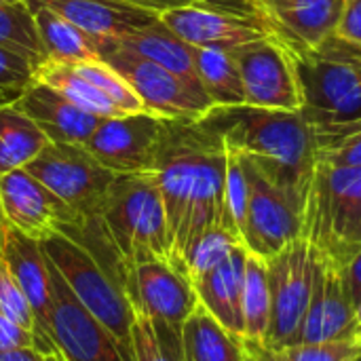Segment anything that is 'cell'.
Listing matches in <instances>:
<instances>
[{"instance_id":"6da1fadb","label":"cell","mask_w":361,"mask_h":361,"mask_svg":"<svg viewBox=\"0 0 361 361\" xmlns=\"http://www.w3.org/2000/svg\"><path fill=\"white\" fill-rule=\"evenodd\" d=\"M226 163L222 135L203 118L167 121L154 176L167 218V260L180 273L188 247L205 231L224 226L239 235L226 209Z\"/></svg>"},{"instance_id":"7a4b0ae2","label":"cell","mask_w":361,"mask_h":361,"mask_svg":"<svg viewBox=\"0 0 361 361\" xmlns=\"http://www.w3.org/2000/svg\"><path fill=\"white\" fill-rule=\"evenodd\" d=\"M203 121L222 135L226 150L247 157L273 184L307 199L319 146L300 110L243 104L214 108Z\"/></svg>"},{"instance_id":"3957f363","label":"cell","mask_w":361,"mask_h":361,"mask_svg":"<svg viewBox=\"0 0 361 361\" xmlns=\"http://www.w3.org/2000/svg\"><path fill=\"white\" fill-rule=\"evenodd\" d=\"M302 85V114L319 152L361 131V47L332 34L294 57Z\"/></svg>"},{"instance_id":"277c9868","label":"cell","mask_w":361,"mask_h":361,"mask_svg":"<svg viewBox=\"0 0 361 361\" xmlns=\"http://www.w3.org/2000/svg\"><path fill=\"white\" fill-rule=\"evenodd\" d=\"M97 224L127 273L140 262L169 258L167 218L154 171L116 176Z\"/></svg>"},{"instance_id":"5b68a950","label":"cell","mask_w":361,"mask_h":361,"mask_svg":"<svg viewBox=\"0 0 361 361\" xmlns=\"http://www.w3.org/2000/svg\"><path fill=\"white\" fill-rule=\"evenodd\" d=\"M302 237L338 269L361 247V167L317 163L305 199Z\"/></svg>"},{"instance_id":"8992f818","label":"cell","mask_w":361,"mask_h":361,"mask_svg":"<svg viewBox=\"0 0 361 361\" xmlns=\"http://www.w3.org/2000/svg\"><path fill=\"white\" fill-rule=\"evenodd\" d=\"M44 256L68 283L74 298L118 341L127 361L133 357V322L135 311L127 292L116 283L104 267L74 239L53 233L40 241Z\"/></svg>"},{"instance_id":"52a82bcc","label":"cell","mask_w":361,"mask_h":361,"mask_svg":"<svg viewBox=\"0 0 361 361\" xmlns=\"http://www.w3.org/2000/svg\"><path fill=\"white\" fill-rule=\"evenodd\" d=\"M25 171L57 195L76 214L80 224L99 218L110 186L116 180V173L106 169L85 144L49 142Z\"/></svg>"},{"instance_id":"ba28073f","label":"cell","mask_w":361,"mask_h":361,"mask_svg":"<svg viewBox=\"0 0 361 361\" xmlns=\"http://www.w3.org/2000/svg\"><path fill=\"white\" fill-rule=\"evenodd\" d=\"M102 59L129 82L148 112L169 121H201L214 110L212 99L201 87L123 47L116 38H108Z\"/></svg>"},{"instance_id":"9c48e42d","label":"cell","mask_w":361,"mask_h":361,"mask_svg":"<svg viewBox=\"0 0 361 361\" xmlns=\"http://www.w3.org/2000/svg\"><path fill=\"white\" fill-rule=\"evenodd\" d=\"M241 163L247 176V207L241 241L247 252L267 260L302 237L305 199L273 184L247 157H241Z\"/></svg>"},{"instance_id":"30bf717a","label":"cell","mask_w":361,"mask_h":361,"mask_svg":"<svg viewBox=\"0 0 361 361\" xmlns=\"http://www.w3.org/2000/svg\"><path fill=\"white\" fill-rule=\"evenodd\" d=\"M317 252L305 239L298 237L283 250L267 258L269 294H271V319L264 343L269 345H294L302 328L315 277Z\"/></svg>"},{"instance_id":"8fae6325","label":"cell","mask_w":361,"mask_h":361,"mask_svg":"<svg viewBox=\"0 0 361 361\" xmlns=\"http://www.w3.org/2000/svg\"><path fill=\"white\" fill-rule=\"evenodd\" d=\"M161 21L190 47L235 49L271 36L250 0H199L161 13Z\"/></svg>"},{"instance_id":"7c38bea8","label":"cell","mask_w":361,"mask_h":361,"mask_svg":"<svg viewBox=\"0 0 361 361\" xmlns=\"http://www.w3.org/2000/svg\"><path fill=\"white\" fill-rule=\"evenodd\" d=\"M245 104L267 110H302V85L294 55L275 38H258L233 49Z\"/></svg>"},{"instance_id":"4fadbf2b","label":"cell","mask_w":361,"mask_h":361,"mask_svg":"<svg viewBox=\"0 0 361 361\" xmlns=\"http://www.w3.org/2000/svg\"><path fill=\"white\" fill-rule=\"evenodd\" d=\"M169 118L133 112L102 118L85 148L112 173H152Z\"/></svg>"},{"instance_id":"5bb4252c","label":"cell","mask_w":361,"mask_h":361,"mask_svg":"<svg viewBox=\"0 0 361 361\" xmlns=\"http://www.w3.org/2000/svg\"><path fill=\"white\" fill-rule=\"evenodd\" d=\"M49 273L51 341L63 361H127L118 341L74 298L68 283L51 262Z\"/></svg>"},{"instance_id":"9a60e30c","label":"cell","mask_w":361,"mask_h":361,"mask_svg":"<svg viewBox=\"0 0 361 361\" xmlns=\"http://www.w3.org/2000/svg\"><path fill=\"white\" fill-rule=\"evenodd\" d=\"M125 292L135 315L165 324L180 334L186 319L199 305L192 283L165 258H152L131 267Z\"/></svg>"},{"instance_id":"2e32d148","label":"cell","mask_w":361,"mask_h":361,"mask_svg":"<svg viewBox=\"0 0 361 361\" xmlns=\"http://www.w3.org/2000/svg\"><path fill=\"white\" fill-rule=\"evenodd\" d=\"M271 38L294 57L336 34L345 0H250Z\"/></svg>"},{"instance_id":"e0dca14e","label":"cell","mask_w":361,"mask_h":361,"mask_svg":"<svg viewBox=\"0 0 361 361\" xmlns=\"http://www.w3.org/2000/svg\"><path fill=\"white\" fill-rule=\"evenodd\" d=\"M0 205L11 228L38 241L80 224L76 214L25 169L0 176Z\"/></svg>"},{"instance_id":"ac0fdd59","label":"cell","mask_w":361,"mask_h":361,"mask_svg":"<svg viewBox=\"0 0 361 361\" xmlns=\"http://www.w3.org/2000/svg\"><path fill=\"white\" fill-rule=\"evenodd\" d=\"M355 307L351 305L338 267L317 254L311 302L296 343H332L357 336Z\"/></svg>"},{"instance_id":"d6986e66","label":"cell","mask_w":361,"mask_h":361,"mask_svg":"<svg viewBox=\"0 0 361 361\" xmlns=\"http://www.w3.org/2000/svg\"><path fill=\"white\" fill-rule=\"evenodd\" d=\"M0 256L34 313L38 336L49 355L57 353L51 341V273L40 241L8 226Z\"/></svg>"},{"instance_id":"ffe728a7","label":"cell","mask_w":361,"mask_h":361,"mask_svg":"<svg viewBox=\"0 0 361 361\" xmlns=\"http://www.w3.org/2000/svg\"><path fill=\"white\" fill-rule=\"evenodd\" d=\"M15 104L38 125L49 142L57 144H87L102 121L40 80H34Z\"/></svg>"},{"instance_id":"44dd1931","label":"cell","mask_w":361,"mask_h":361,"mask_svg":"<svg viewBox=\"0 0 361 361\" xmlns=\"http://www.w3.org/2000/svg\"><path fill=\"white\" fill-rule=\"evenodd\" d=\"M34 6H47L80 30L102 38H123L154 23L161 15L125 0H27Z\"/></svg>"},{"instance_id":"7402d4cb","label":"cell","mask_w":361,"mask_h":361,"mask_svg":"<svg viewBox=\"0 0 361 361\" xmlns=\"http://www.w3.org/2000/svg\"><path fill=\"white\" fill-rule=\"evenodd\" d=\"M245 245L233 250V254L222 260L209 273L197 277L192 281L199 305L233 336L243 338V311H241V294H243V273H245Z\"/></svg>"},{"instance_id":"603a6c76","label":"cell","mask_w":361,"mask_h":361,"mask_svg":"<svg viewBox=\"0 0 361 361\" xmlns=\"http://www.w3.org/2000/svg\"><path fill=\"white\" fill-rule=\"evenodd\" d=\"M116 40L123 47H127V49L148 57L150 61L159 63L161 68L173 72L182 80H186L195 87H201L197 68H195V47H190L180 36H176L161 21V17L154 23H150L137 32H131L123 38H116Z\"/></svg>"},{"instance_id":"cb8c5ba5","label":"cell","mask_w":361,"mask_h":361,"mask_svg":"<svg viewBox=\"0 0 361 361\" xmlns=\"http://www.w3.org/2000/svg\"><path fill=\"white\" fill-rule=\"evenodd\" d=\"M30 4V2H27ZM34 21L38 27V36L42 40V47L47 51L49 59L55 61H91L102 59L106 51L108 38L93 36L59 13L47 8V6H34Z\"/></svg>"},{"instance_id":"d4e9b609","label":"cell","mask_w":361,"mask_h":361,"mask_svg":"<svg viewBox=\"0 0 361 361\" xmlns=\"http://www.w3.org/2000/svg\"><path fill=\"white\" fill-rule=\"evenodd\" d=\"M195 68L214 108H235L245 104L243 80L233 49L195 47Z\"/></svg>"},{"instance_id":"484cf974","label":"cell","mask_w":361,"mask_h":361,"mask_svg":"<svg viewBox=\"0 0 361 361\" xmlns=\"http://www.w3.org/2000/svg\"><path fill=\"white\" fill-rule=\"evenodd\" d=\"M47 144L49 137L15 102L0 106V176L25 169Z\"/></svg>"},{"instance_id":"4316f807","label":"cell","mask_w":361,"mask_h":361,"mask_svg":"<svg viewBox=\"0 0 361 361\" xmlns=\"http://www.w3.org/2000/svg\"><path fill=\"white\" fill-rule=\"evenodd\" d=\"M184 361H245L241 341L226 332L201 305L182 328Z\"/></svg>"},{"instance_id":"83f0119b","label":"cell","mask_w":361,"mask_h":361,"mask_svg":"<svg viewBox=\"0 0 361 361\" xmlns=\"http://www.w3.org/2000/svg\"><path fill=\"white\" fill-rule=\"evenodd\" d=\"M34 80H40V82L57 89L74 106H78L80 110H85L97 118H112V116L125 114L97 87H93L87 78H82L68 61L47 59L42 66L36 68Z\"/></svg>"},{"instance_id":"f1b7e54d","label":"cell","mask_w":361,"mask_h":361,"mask_svg":"<svg viewBox=\"0 0 361 361\" xmlns=\"http://www.w3.org/2000/svg\"><path fill=\"white\" fill-rule=\"evenodd\" d=\"M245 361H361L357 336L332 343H294V345H269L264 341L239 338Z\"/></svg>"},{"instance_id":"f546056e","label":"cell","mask_w":361,"mask_h":361,"mask_svg":"<svg viewBox=\"0 0 361 361\" xmlns=\"http://www.w3.org/2000/svg\"><path fill=\"white\" fill-rule=\"evenodd\" d=\"M241 311H243V328H245L243 338L264 341L271 319L269 273H267V260L252 252H247L245 256Z\"/></svg>"},{"instance_id":"4dcf8cb0","label":"cell","mask_w":361,"mask_h":361,"mask_svg":"<svg viewBox=\"0 0 361 361\" xmlns=\"http://www.w3.org/2000/svg\"><path fill=\"white\" fill-rule=\"evenodd\" d=\"M0 47L27 57L36 68L49 59L27 0L0 2Z\"/></svg>"},{"instance_id":"1f68e13d","label":"cell","mask_w":361,"mask_h":361,"mask_svg":"<svg viewBox=\"0 0 361 361\" xmlns=\"http://www.w3.org/2000/svg\"><path fill=\"white\" fill-rule=\"evenodd\" d=\"M243 245L239 235L224 226H214L205 231L186 252L182 260V275L192 283L197 277L216 269L222 260H226L235 247Z\"/></svg>"},{"instance_id":"d6a6232c","label":"cell","mask_w":361,"mask_h":361,"mask_svg":"<svg viewBox=\"0 0 361 361\" xmlns=\"http://www.w3.org/2000/svg\"><path fill=\"white\" fill-rule=\"evenodd\" d=\"M131 338L135 361H184L182 334L165 324L135 315Z\"/></svg>"},{"instance_id":"836d02e7","label":"cell","mask_w":361,"mask_h":361,"mask_svg":"<svg viewBox=\"0 0 361 361\" xmlns=\"http://www.w3.org/2000/svg\"><path fill=\"white\" fill-rule=\"evenodd\" d=\"M82 78H87L93 87H97L114 106H118L125 114L133 112H148L129 82L104 59L91 61H68Z\"/></svg>"},{"instance_id":"e575fe53","label":"cell","mask_w":361,"mask_h":361,"mask_svg":"<svg viewBox=\"0 0 361 361\" xmlns=\"http://www.w3.org/2000/svg\"><path fill=\"white\" fill-rule=\"evenodd\" d=\"M36 78V66L6 49V47H0V102L2 104H13L17 102V97L34 82Z\"/></svg>"},{"instance_id":"d590c367","label":"cell","mask_w":361,"mask_h":361,"mask_svg":"<svg viewBox=\"0 0 361 361\" xmlns=\"http://www.w3.org/2000/svg\"><path fill=\"white\" fill-rule=\"evenodd\" d=\"M0 313L6 315L8 319H13L15 324H19L21 328H25V330H30V332H34L38 336L34 313H32L23 292L19 290L17 281L13 279V275H11V271H8V267H6L2 256H0ZM38 341H40V336H38ZM40 345H42L44 355H49V351H47L42 341H40Z\"/></svg>"},{"instance_id":"8d00e7d4","label":"cell","mask_w":361,"mask_h":361,"mask_svg":"<svg viewBox=\"0 0 361 361\" xmlns=\"http://www.w3.org/2000/svg\"><path fill=\"white\" fill-rule=\"evenodd\" d=\"M27 347L36 349L44 355L42 345L34 332L21 328L19 324H15L13 319H8L6 315L0 313V353L13 351V349H27Z\"/></svg>"},{"instance_id":"74e56055","label":"cell","mask_w":361,"mask_h":361,"mask_svg":"<svg viewBox=\"0 0 361 361\" xmlns=\"http://www.w3.org/2000/svg\"><path fill=\"white\" fill-rule=\"evenodd\" d=\"M319 161L334 167H361V131L322 150Z\"/></svg>"},{"instance_id":"f35d334b","label":"cell","mask_w":361,"mask_h":361,"mask_svg":"<svg viewBox=\"0 0 361 361\" xmlns=\"http://www.w3.org/2000/svg\"><path fill=\"white\" fill-rule=\"evenodd\" d=\"M336 36L361 47V0H345Z\"/></svg>"},{"instance_id":"ab89813d","label":"cell","mask_w":361,"mask_h":361,"mask_svg":"<svg viewBox=\"0 0 361 361\" xmlns=\"http://www.w3.org/2000/svg\"><path fill=\"white\" fill-rule=\"evenodd\" d=\"M338 273H341V279H343V286L351 305L357 309V305L361 302V247L351 256L349 262H345L338 269Z\"/></svg>"},{"instance_id":"60d3db41","label":"cell","mask_w":361,"mask_h":361,"mask_svg":"<svg viewBox=\"0 0 361 361\" xmlns=\"http://www.w3.org/2000/svg\"><path fill=\"white\" fill-rule=\"evenodd\" d=\"M129 4H135V6H142V8H148V11H154V13H165V11H171V8H180V6H188V4H195L199 0H125Z\"/></svg>"},{"instance_id":"b9f144b4","label":"cell","mask_w":361,"mask_h":361,"mask_svg":"<svg viewBox=\"0 0 361 361\" xmlns=\"http://www.w3.org/2000/svg\"><path fill=\"white\" fill-rule=\"evenodd\" d=\"M0 361H44V355L36 349H13L0 353Z\"/></svg>"},{"instance_id":"7bdbcfd3","label":"cell","mask_w":361,"mask_h":361,"mask_svg":"<svg viewBox=\"0 0 361 361\" xmlns=\"http://www.w3.org/2000/svg\"><path fill=\"white\" fill-rule=\"evenodd\" d=\"M6 231H8V224H6V218H4V212H2V205H0V252H2V245H4Z\"/></svg>"},{"instance_id":"ee69618b","label":"cell","mask_w":361,"mask_h":361,"mask_svg":"<svg viewBox=\"0 0 361 361\" xmlns=\"http://www.w3.org/2000/svg\"><path fill=\"white\" fill-rule=\"evenodd\" d=\"M355 319H357V330L361 332V302L357 305V309H355ZM360 332H357V334H360Z\"/></svg>"},{"instance_id":"f6af8a7d","label":"cell","mask_w":361,"mask_h":361,"mask_svg":"<svg viewBox=\"0 0 361 361\" xmlns=\"http://www.w3.org/2000/svg\"><path fill=\"white\" fill-rule=\"evenodd\" d=\"M44 361H63V357L59 353H51V355H44Z\"/></svg>"},{"instance_id":"bcb514c9","label":"cell","mask_w":361,"mask_h":361,"mask_svg":"<svg viewBox=\"0 0 361 361\" xmlns=\"http://www.w3.org/2000/svg\"><path fill=\"white\" fill-rule=\"evenodd\" d=\"M0 2H17V0H0Z\"/></svg>"},{"instance_id":"7dc6e473","label":"cell","mask_w":361,"mask_h":361,"mask_svg":"<svg viewBox=\"0 0 361 361\" xmlns=\"http://www.w3.org/2000/svg\"><path fill=\"white\" fill-rule=\"evenodd\" d=\"M357 341H360V347H361V332H360V334H357Z\"/></svg>"},{"instance_id":"c3c4849f","label":"cell","mask_w":361,"mask_h":361,"mask_svg":"<svg viewBox=\"0 0 361 361\" xmlns=\"http://www.w3.org/2000/svg\"><path fill=\"white\" fill-rule=\"evenodd\" d=\"M0 106H4V104H2V102H0Z\"/></svg>"}]
</instances>
